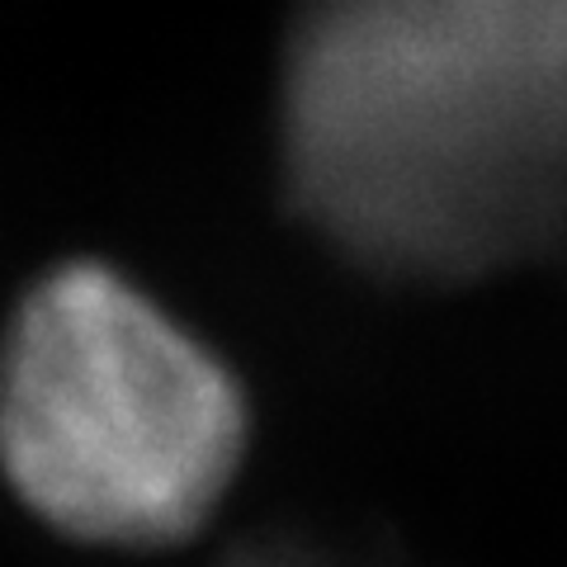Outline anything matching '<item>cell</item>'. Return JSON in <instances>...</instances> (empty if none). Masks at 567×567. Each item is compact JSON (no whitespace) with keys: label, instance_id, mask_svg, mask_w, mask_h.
<instances>
[{"label":"cell","instance_id":"1","mask_svg":"<svg viewBox=\"0 0 567 567\" xmlns=\"http://www.w3.org/2000/svg\"><path fill=\"white\" fill-rule=\"evenodd\" d=\"M275 175L374 284L567 275V0H298Z\"/></svg>","mask_w":567,"mask_h":567},{"label":"cell","instance_id":"2","mask_svg":"<svg viewBox=\"0 0 567 567\" xmlns=\"http://www.w3.org/2000/svg\"><path fill=\"white\" fill-rule=\"evenodd\" d=\"M246 425L223 354L100 260L33 279L0 336V468L71 539H185L233 487Z\"/></svg>","mask_w":567,"mask_h":567},{"label":"cell","instance_id":"3","mask_svg":"<svg viewBox=\"0 0 567 567\" xmlns=\"http://www.w3.org/2000/svg\"><path fill=\"white\" fill-rule=\"evenodd\" d=\"M218 567H388L374 554H354L322 535H303V529H279V535H260L233 548Z\"/></svg>","mask_w":567,"mask_h":567}]
</instances>
